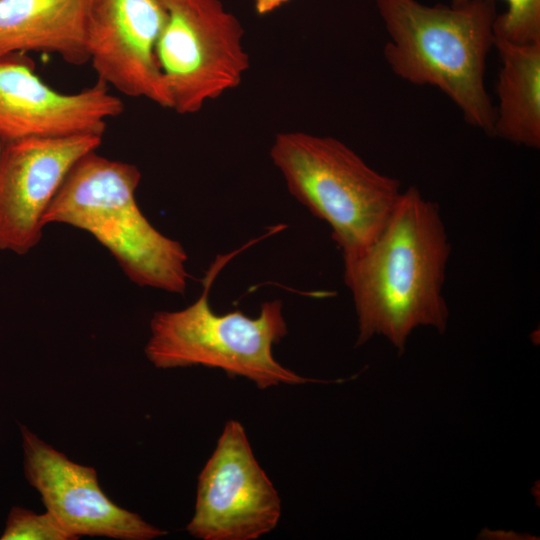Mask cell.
I'll return each mask as SVG.
<instances>
[{
	"instance_id": "6da1fadb",
	"label": "cell",
	"mask_w": 540,
	"mask_h": 540,
	"mask_svg": "<svg viewBox=\"0 0 540 540\" xmlns=\"http://www.w3.org/2000/svg\"><path fill=\"white\" fill-rule=\"evenodd\" d=\"M451 244L439 206L417 187L402 191L379 235L343 259V279L358 322L356 346L385 337L401 355L412 331L444 333L449 309L444 282Z\"/></svg>"
},
{
	"instance_id": "7a4b0ae2",
	"label": "cell",
	"mask_w": 540,
	"mask_h": 540,
	"mask_svg": "<svg viewBox=\"0 0 540 540\" xmlns=\"http://www.w3.org/2000/svg\"><path fill=\"white\" fill-rule=\"evenodd\" d=\"M390 36L384 57L395 75L441 90L471 126L492 135L495 108L486 91L494 47L495 0L429 6L418 0H375Z\"/></svg>"
},
{
	"instance_id": "3957f363",
	"label": "cell",
	"mask_w": 540,
	"mask_h": 540,
	"mask_svg": "<svg viewBox=\"0 0 540 540\" xmlns=\"http://www.w3.org/2000/svg\"><path fill=\"white\" fill-rule=\"evenodd\" d=\"M140 181L137 166L91 151L71 168L43 222L90 233L138 286L184 294L187 253L140 210L136 201Z\"/></svg>"
},
{
	"instance_id": "277c9868",
	"label": "cell",
	"mask_w": 540,
	"mask_h": 540,
	"mask_svg": "<svg viewBox=\"0 0 540 540\" xmlns=\"http://www.w3.org/2000/svg\"><path fill=\"white\" fill-rule=\"evenodd\" d=\"M245 248L216 257L203 277L201 295L191 305L153 314L151 334L145 346L147 359L158 369L192 366L220 369L228 377L245 378L262 390L279 385L330 382L301 376L275 359L273 346L288 334L280 300L262 303L256 317L239 310L225 314L212 310L209 292L213 282Z\"/></svg>"
},
{
	"instance_id": "5b68a950",
	"label": "cell",
	"mask_w": 540,
	"mask_h": 540,
	"mask_svg": "<svg viewBox=\"0 0 540 540\" xmlns=\"http://www.w3.org/2000/svg\"><path fill=\"white\" fill-rule=\"evenodd\" d=\"M270 158L289 193L329 225L343 259L358 254L379 235L403 191L398 179L373 169L330 136L279 132Z\"/></svg>"
},
{
	"instance_id": "8992f818",
	"label": "cell",
	"mask_w": 540,
	"mask_h": 540,
	"mask_svg": "<svg viewBox=\"0 0 540 540\" xmlns=\"http://www.w3.org/2000/svg\"><path fill=\"white\" fill-rule=\"evenodd\" d=\"M156 57L170 109L187 115L238 87L250 67L244 29L221 0H164Z\"/></svg>"
},
{
	"instance_id": "52a82bcc",
	"label": "cell",
	"mask_w": 540,
	"mask_h": 540,
	"mask_svg": "<svg viewBox=\"0 0 540 540\" xmlns=\"http://www.w3.org/2000/svg\"><path fill=\"white\" fill-rule=\"evenodd\" d=\"M281 517L279 494L237 420L223 427L198 476L194 514L186 526L200 540H256Z\"/></svg>"
},
{
	"instance_id": "ba28073f",
	"label": "cell",
	"mask_w": 540,
	"mask_h": 540,
	"mask_svg": "<svg viewBox=\"0 0 540 540\" xmlns=\"http://www.w3.org/2000/svg\"><path fill=\"white\" fill-rule=\"evenodd\" d=\"M166 21L164 0H88L86 43L97 80L170 109L156 57Z\"/></svg>"
},
{
	"instance_id": "9c48e42d",
	"label": "cell",
	"mask_w": 540,
	"mask_h": 540,
	"mask_svg": "<svg viewBox=\"0 0 540 540\" xmlns=\"http://www.w3.org/2000/svg\"><path fill=\"white\" fill-rule=\"evenodd\" d=\"M110 87L96 83L76 93L59 92L35 73L26 53L0 57V143L75 135L103 137L109 119L124 111Z\"/></svg>"
},
{
	"instance_id": "30bf717a",
	"label": "cell",
	"mask_w": 540,
	"mask_h": 540,
	"mask_svg": "<svg viewBox=\"0 0 540 540\" xmlns=\"http://www.w3.org/2000/svg\"><path fill=\"white\" fill-rule=\"evenodd\" d=\"M102 142L97 135L26 138L2 144L0 249L24 255L41 240L43 217L74 164Z\"/></svg>"
},
{
	"instance_id": "8fae6325",
	"label": "cell",
	"mask_w": 540,
	"mask_h": 540,
	"mask_svg": "<svg viewBox=\"0 0 540 540\" xmlns=\"http://www.w3.org/2000/svg\"><path fill=\"white\" fill-rule=\"evenodd\" d=\"M19 427L27 482L38 491L46 510L76 539L152 540L167 534L114 503L101 489L93 467L71 461L26 426Z\"/></svg>"
},
{
	"instance_id": "7c38bea8",
	"label": "cell",
	"mask_w": 540,
	"mask_h": 540,
	"mask_svg": "<svg viewBox=\"0 0 540 540\" xmlns=\"http://www.w3.org/2000/svg\"><path fill=\"white\" fill-rule=\"evenodd\" d=\"M87 8L88 0H0V57L37 52L89 62Z\"/></svg>"
},
{
	"instance_id": "4fadbf2b",
	"label": "cell",
	"mask_w": 540,
	"mask_h": 540,
	"mask_svg": "<svg viewBox=\"0 0 540 540\" xmlns=\"http://www.w3.org/2000/svg\"><path fill=\"white\" fill-rule=\"evenodd\" d=\"M501 68L492 135L540 147V42L513 43L494 36Z\"/></svg>"
},
{
	"instance_id": "5bb4252c",
	"label": "cell",
	"mask_w": 540,
	"mask_h": 540,
	"mask_svg": "<svg viewBox=\"0 0 540 540\" xmlns=\"http://www.w3.org/2000/svg\"><path fill=\"white\" fill-rule=\"evenodd\" d=\"M467 0H452L458 4ZM506 12L497 14L494 36L513 43L540 42V0H505Z\"/></svg>"
},
{
	"instance_id": "9a60e30c",
	"label": "cell",
	"mask_w": 540,
	"mask_h": 540,
	"mask_svg": "<svg viewBox=\"0 0 540 540\" xmlns=\"http://www.w3.org/2000/svg\"><path fill=\"white\" fill-rule=\"evenodd\" d=\"M1 540H75L57 520L46 511L37 514L23 507L10 510Z\"/></svg>"
},
{
	"instance_id": "2e32d148",
	"label": "cell",
	"mask_w": 540,
	"mask_h": 540,
	"mask_svg": "<svg viewBox=\"0 0 540 540\" xmlns=\"http://www.w3.org/2000/svg\"><path fill=\"white\" fill-rule=\"evenodd\" d=\"M290 0H253L254 10L259 16L268 15Z\"/></svg>"
},
{
	"instance_id": "e0dca14e",
	"label": "cell",
	"mask_w": 540,
	"mask_h": 540,
	"mask_svg": "<svg viewBox=\"0 0 540 540\" xmlns=\"http://www.w3.org/2000/svg\"><path fill=\"white\" fill-rule=\"evenodd\" d=\"M1 149H2V144L0 143V153H1Z\"/></svg>"
}]
</instances>
